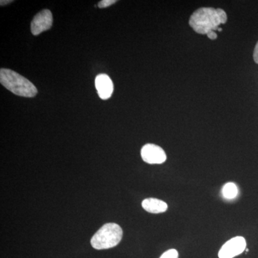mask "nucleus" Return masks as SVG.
<instances>
[{
	"label": "nucleus",
	"instance_id": "obj_5",
	"mask_svg": "<svg viewBox=\"0 0 258 258\" xmlns=\"http://www.w3.org/2000/svg\"><path fill=\"white\" fill-rule=\"evenodd\" d=\"M142 159L150 164H161L166 160L164 151L155 144H148L142 147L141 151Z\"/></svg>",
	"mask_w": 258,
	"mask_h": 258
},
{
	"label": "nucleus",
	"instance_id": "obj_12",
	"mask_svg": "<svg viewBox=\"0 0 258 258\" xmlns=\"http://www.w3.org/2000/svg\"><path fill=\"white\" fill-rule=\"evenodd\" d=\"M217 12L222 24H225L227 20V14H226L225 12L223 10L220 9V8L217 9Z\"/></svg>",
	"mask_w": 258,
	"mask_h": 258
},
{
	"label": "nucleus",
	"instance_id": "obj_11",
	"mask_svg": "<svg viewBox=\"0 0 258 258\" xmlns=\"http://www.w3.org/2000/svg\"><path fill=\"white\" fill-rule=\"evenodd\" d=\"M116 0H102L99 2L98 4V8L103 9V8H108V7L111 6L112 5L116 3Z\"/></svg>",
	"mask_w": 258,
	"mask_h": 258
},
{
	"label": "nucleus",
	"instance_id": "obj_3",
	"mask_svg": "<svg viewBox=\"0 0 258 258\" xmlns=\"http://www.w3.org/2000/svg\"><path fill=\"white\" fill-rule=\"evenodd\" d=\"M123 237V230L118 224L107 223L102 226L91 240L96 249L112 248L118 245Z\"/></svg>",
	"mask_w": 258,
	"mask_h": 258
},
{
	"label": "nucleus",
	"instance_id": "obj_4",
	"mask_svg": "<svg viewBox=\"0 0 258 258\" xmlns=\"http://www.w3.org/2000/svg\"><path fill=\"white\" fill-rule=\"evenodd\" d=\"M246 248L245 239L235 237L223 244L219 252V258H233L244 252Z\"/></svg>",
	"mask_w": 258,
	"mask_h": 258
},
{
	"label": "nucleus",
	"instance_id": "obj_15",
	"mask_svg": "<svg viewBox=\"0 0 258 258\" xmlns=\"http://www.w3.org/2000/svg\"><path fill=\"white\" fill-rule=\"evenodd\" d=\"M13 1H10V0H1V2H0V5H1V6H5V5L13 3Z\"/></svg>",
	"mask_w": 258,
	"mask_h": 258
},
{
	"label": "nucleus",
	"instance_id": "obj_13",
	"mask_svg": "<svg viewBox=\"0 0 258 258\" xmlns=\"http://www.w3.org/2000/svg\"><path fill=\"white\" fill-rule=\"evenodd\" d=\"M253 58L254 62L258 64V42L256 44L255 47H254Z\"/></svg>",
	"mask_w": 258,
	"mask_h": 258
},
{
	"label": "nucleus",
	"instance_id": "obj_2",
	"mask_svg": "<svg viewBox=\"0 0 258 258\" xmlns=\"http://www.w3.org/2000/svg\"><path fill=\"white\" fill-rule=\"evenodd\" d=\"M189 23L195 32L202 35H208L210 32L218 30L219 25L222 24L217 9L212 8L196 10L190 17Z\"/></svg>",
	"mask_w": 258,
	"mask_h": 258
},
{
	"label": "nucleus",
	"instance_id": "obj_16",
	"mask_svg": "<svg viewBox=\"0 0 258 258\" xmlns=\"http://www.w3.org/2000/svg\"><path fill=\"white\" fill-rule=\"evenodd\" d=\"M219 31H222V28H218Z\"/></svg>",
	"mask_w": 258,
	"mask_h": 258
},
{
	"label": "nucleus",
	"instance_id": "obj_10",
	"mask_svg": "<svg viewBox=\"0 0 258 258\" xmlns=\"http://www.w3.org/2000/svg\"><path fill=\"white\" fill-rule=\"evenodd\" d=\"M179 257V253L177 250L174 249H169L162 254L160 258H178Z\"/></svg>",
	"mask_w": 258,
	"mask_h": 258
},
{
	"label": "nucleus",
	"instance_id": "obj_9",
	"mask_svg": "<svg viewBox=\"0 0 258 258\" xmlns=\"http://www.w3.org/2000/svg\"><path fill=\"white\" fill-rule=\"evenodd\" d=\"M238 194V189L235 184L232 182L227 183L222 188V195L227 200L235 198Z\"/></svg>",
	"mask_w": 258,
	"mask_h": 258
},
{
	"label": "nucleus",
	"instance_id": "obj_8",
	"mask_svg": "<svg viewBox=\"0 0 258 258\" xmlns=\"http://www.w3.org/2000/svg\"><path fill=\"white\" fill-rule=\"evenodd\" d=\"M142 208L150 213L159 214L166 212L168 206L167 204L162 200L155 198H148L142 202Z\"/></svg>",
	"mask_w": 258,
	"mask_h": 258
},
{
	"label": "nucleus",
	"instance_id": "obj_7",
	"mask_svg": "<svg viewBox=\"0 0 258 258\" xmlns=\"http://www.w3.org/2000/svg\"><path fill=\"white\" fill-rule=\"evenodd\" d=\"M95 84L98 96L103 100H107L113 92V84L109 76L106 74H100L95 80Z\"/></svg>",
	"mask_w": 258,
	"mask_h": 258
},
{
	"label": "nucleus",
	"instance_id": "obj_14",
	"mask_svg": "<svg viewBox=\"0 0 258 258\" xmlns=\"http://www.w3.org/2000/svg\"><path fill=\"white\" fill-rule=\"evenodd\" d=\"M208 36L210 40H215L217 39V34L215 33V31H211L209 32L208 34Z\"/></svg>",
	"mask_w": 258,
	"mask_h": 258
},
{
	"label": "nucleus",
	"instance_id": "obj_6",
	"mask_svg": "<svg viewBox=\"0 0 258 258\" xmlns=\"http://www.w3.org/2000/svg\"><path fill=\"white\" fill-rule=\"evenodd\" d=\"M52 15L49 10H42L37 13L31 23L32 35H38L42 32L46 31L51 28L52 25Z\"/></svg>",
	"mask_w": 258,
	"mask_h": 258
},
{
	"label": "nucleus",
	"instance_id": "obj_1",
	"mask_svg": "<svg viewBox=\"0 0 258 258\" xmlns=\"http://www.w3.org/2000/svg\"><path fill=\"white\" fill-rule=\"evenodd\" d=\"M0 83L16 96L32 98L37 93V88L33 83L12 70H0Z\"/></svg>",
	"mask_w": 258,
	"mask_h": 258
}]
</instances>
